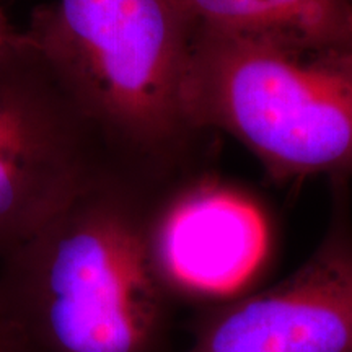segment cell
<instances>
[{
  "label": "cell",
  "mask_w": 352,
  "mask_h": 352,
  "mask_svg": "<svg viewBox=\"0 0 352 352\" xmlns=\"http://www.w3.org/2000/svg\"><path fill=\"white\" fill-rule=\"evenodd\" d=\"M13 342H23L20 340L19 333L13 329L10 321L7 320L6 314H3L2 305H0V351L6 349L7 346L13 344ZM25 344V342H23Z\"/></svg>",
  "instance_id": "obj_8"
},
{
  "label": "cell",
  "mask_w": 352,
  "mask_h": 352,
  "mask_svg": "<svg viewBox=\"0 0 352 352\" xmlns=\"http://www.w3.org/2000/svg\"><path fill=\"white\" fill-rule=\"evenodd\" d=\"M271 245L261 206L208 175L170 186L152 219V258L173 300L210 307L243 296Z\"/></svg>",
  "instance_id": "obj_6"
},
{
  "label": "cell",
  "mask_w": 352,
  "mask_h": 352,
  "mask_svg": "<svg viewBox=\"0 0 352 352\" xmlns=\"http://www.w3.org/2000/svg\"><path fill=\"white\" fill-rule=\"evenodd\" d=\"M175 183L113 166L0 264V305L30 351L171 352L151 228Z\"/></svg>",
  "instance_id": "obj_1"
},
{
  "label": "cell",
  "mask_w": 352,
  "mask_h": 352,
  "mask_svg": "<svg viewBox=\"0 0 352 352\" xmlns=\"http://www.w3.org/2000/svg\"><path fill=\"white\" fill-rule=\"evenodd\" d=\"M183 352H352V215L333 179L328 230L314 254L272 287L206 307Z\"/></svg>",
  "instance_id": "obj_5"
},
{
  "label": "cell",
  "mask_w": 352,
  "mask_h": 352,
  "mask_svg": "<svg viewBox=\"0 0 352 352\" xmlns=\"http://www.w3.org/2000/svg\"><path fill=\"white\" fill-rule=\"evenodd\" d=\"M98 126L113 160L157 182L197 173L183 113L192 25L176 0H56L21 32Z\"/></svg>",
  "instance_id": "obj_2"
},
{
  "label": "cell",
  "mask_w": 352,
  "mask_h": 352,
  "mask_svg": "<svg viewBox=\"0 0 352 352\" xmlns=\"http://www.w3.org/2000/svg\"><path fill=\"white\" fill-rule=\"evenodd\" d=\"M0 352H32V351H30L23 342H13V344L7 346L6 349H2Z\"/></svg>",
  "instance_id": "obj_10"
},
{
  "label": "cell",
  "mask_w": 352,
  "mask_h": 352,
  "mask_svg": "<svg viewBox=\"0 0 352 352\" xmlns=\"http://www.w3.org/2000/svg\"><path fill=\"white\" fill-rule=\"evenodd\" d=\"M195 28L352 50V0H176Z\"/></svg>",
  "instance_id": "obj_7"
},
{
  "label": "cell",
  "mask_w": 352,
  "mask_h": 352,
  "mask_svg": "<svg viewBox=\"0 0 352 352\" xmlns=\"http://www.w3.org/2000/svg\"><path fill=\"white\" fill-rule=\"evenodd\" d=\"M183 113L226 132L272 179L352 178V50L292 38L195 28Z\"/></svg>",
  "instance_id": "obj_3"
},
{
  "label": "cell",
  "mask_w": 352,
  "mask_h": 352,
  "mask_svg": "<svg viewBox=\"0 0 352 352\" xmlns=\"http://www.w3.org/2000/svg\"><path fill=\"white\" fill-rule=\"evenodd\" d=\"M16 32L12 28L10 21L7 20L6 13H3L2 7H0V51L7 46L8 43L12 41L13 36H15Z\"/></svg>",
  "instance_id": "obj_9"
},
{
  "label": "cell",
  "mask_w": 352,
  "mask_h": 352,
  "mask_svg": "<svg viewBox=\"0 0 352 352\" xmlns=\"http://www.w3.org/2000/svg\"><path fill=\"white\" fill-rule=\"evenodd\" d=\"M116 165L67 83L16 32L0 51V264Z\"/></svg>",
  "instance_id": "obj_4"
}]
</instances>
